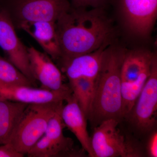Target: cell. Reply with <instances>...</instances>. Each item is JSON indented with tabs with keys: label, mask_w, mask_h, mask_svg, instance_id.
Masks as SVG:
<instances>
[{
	"label": "cell",
	"mask_w": 157,
	"mask_h": 157,
	"mask_svg": "<svg viewBox=\"0 0 157 157\" xmlns=\"http://www.w3.org/2000/svg\"><path fill=\"white\" fill-rule=\"evenodd\" d=\"M3 7L18 28L27 23L56 22L71 6L69 0H6Z\"/></svg>",
	"instance_id": "obj_7"
},
{
	"label": "cell",
	"mask_w": 157,
	"mask_h": 157,
	"mask_svg": "<svg viewBox=\"0 0 157 157\" xmlns=\"http://www.w3.org/2000/svg\"><path fill=\"white\" fill-rule=\"evenodd\" d=\"M124 22L132 33L145 37L151 33L157 15V0H117Z\"/></svg>",
	"instance_id": "obj_10"
},
{
	"label": "cell",
	"mask_w": 157,
	"mask_h": 157,
	"mask_svg": "<svg viewBox=\"0 0 157 157\" xmlns=\"http://www.w3.org/2000/svg\"><path fill=\"white\" fill-rule=\"evenodd\" d=\"M34 85L9 60L0 56V86H32Z\"/></svg>",
	"instance_id": "obj_18"
},
{
	"label": "cell",
	"mask_w": 157,
	"mask_h": 157,
	"mask_svg": "<svg viewBox=\"0 0 157 157\" xmlns=\"http://www.w3.org/2000/svg\"><path fill=\"white\" fill-rule=\"evenodd\" d=\"M63 103L29 104L8 143L18 152L27 154L44 135L48 122Z\"/></svg>",
	"instance_id": "obj_5"
},
{
	"label": "cell",
	"mask_w": 157,
	"mask_h": 157,
	"mask_svg": "<svg viewBox=\"0 0 157 157\" xmlns=\"http://www.w3.org/2000/svg\"><path fill=\"white\" fill-rule=\"evenodd\" d=\"M55 22L62 52L60 63L110 44L113 29L102 7L88 10L71 7Z\"/></svg>",
	"instance_id": "obj_1"
},
{
	"label": "cell",
	"mask_w": 157,
	"mask_h": 157,
	"mask_svg": "<svg viewBox=\"0 0 157 157\" xmlns=\"http://www.w3.org/2000/svg\"><path fill=\"white\" fill-rule=\"evenodd\" d=\"M110 44L93 52L75 57L60 63L69 80L86 77L96 80L100 73L104 55Z\"/></svg>",
	"instance_id": "obj_13"
},
{
	"label": "cell",
	"mask_w": 157,
	"mask_h": 157,
	"mask_svg": "<svg viewBox=\"0 0 157 157\" xmlns=\"http://www.w3.org/2000/svg\"><path fill=\"white\" fill-rule=\"evenodd\" d=\"M30 68L33 76L41 84V88L59 91L70 88L63 83L60 70L47 54L34 47L27 48Z\"/></svg>",
	"instance_id": "obj_11"
},
{
	"label": "cell",
	"mask_w": 157,
	"mask_h": 157,
	"mask_svg": "<svg viewBox=\"0 0 157 157\" xmlns=\"http://www.w3.org/2000/svg\"><path fill=\"white\" fill-rule=\"evenodd\" d=\"M107 0H71V7L74 8L92 7L93 8L102 7Z\"/></svg>",
	"instance_id": "obj_20"
},
{
	"label": "cell",
	"mask_w": 157,
	"mask_h": 157,
	"mask_svg": "<svg viewBox=\"0 0 157 157\" xmlns=\"http://www.w3.org/2000/svg\"><path fill=\"white\" fill-rule=\"evenodd\" d=\"M0 47L9 61L36 85L30 68L28 47L17 36L14 23L4 7L0 8Z\"/></svg>",
	"instance_id": "obj_9"
},
{
	"label": "cell",
	"mask_w": 157,
	"mask_h": 157,
	"mask_svg": "<svg viewBox=\"0 0 157 157\" xmlns=\"http://www.w3.org/2000/svg\"><path fill=\"white\" fill-rule=\"evenodd\" d=\"M69 85L87 119L94 94L95 80L80 77L69 80Z\"/></svg>",
	"instance_id": "obj_17"
},
{
	"label": "cell",
	"mask_w": 157,
	"mask_h": 157,
	"mask_svg": "<svg viewBox=\"0 0 157 157\" xmlns=\"http://www.w3.org/2000/svg\"><path fill=\"white\" fill-rule=\"evenodd\" d=\"M120 122L109 119L94 127L90 139L94 157L144 156L145 150L141 143L123 134L118 127Z\"/></svg>",
	"instance_id": "obj_3"
},
{
	"label": "cell",
	"mask_w": 157,
	"mask_h": 157,
	"mask_svg": "<svg viewBox=\"0 0 157 157\" xmlns=\"http://www.w3.org/2000/svg\"><path fill=\"white\" fill-rule=\"evenodd\" d=\"M62 103L50 119L45 133L27 154L29 157H82L85 151L74 146L72 138L63 133L65 127L61 116Z\"/></svg>",
	"instance_id": "obj_8"
},
{
	"label": "cell",
	"mask_w": 157,
	"mask_h": 157,
	"mask_svg": "<svg viewBox=\"0 0 157 157\" xmlns=\"http://www.w3.org/2000/svg\"><path fill=\"white\" fill-rule=\"evenodd\" d=\"M62 108L61 116L65 127L76 136L82 148L91 157L94 156L90 137L87 130L86 117L73 94L66 100Z\"/></svg>",
	"instance_id": "obj_14"
},
{
	"label": "cell",
	"mask_w": 157,
	"mask_h": 157,
	"mask_svg": "<svg viewBox=\"0 0 157 157\" xmlns=\"http://www.w3.org/2000/svg\"><path fill=\"white\" fill-rule=\"evenodd\" d=\"M157 59L155 55L151 72L130 112L125 119L137 136H147L156 129Z\"/></svg>",
	"instance_id": "obj_6"
},
{
	"label": "cell",
	"mask_w": 157,
	"mask_h": 157,
	"mask_svg": "<svg viewBox=\"0 0 157 157\" xmlns=\"http://www.w3.org/2000/svg\"><path fill=\"white\" fill-rule=\"evenodd\" d=\"M29 34L52 60L59 61L62 52L56 22L38 21L22 24L18 27Z\"/></svg>",
	"instance_id": "obj_15"
},
{
	"label": "cell",
	"mask_w": 157,
	"mask_h": 157,
	"mask_svg": "<svg viewBox=\"0 0 157 157\" xmlns=\"http://www.w3.org/2000/svg\"><path fill=\"white\" fill-rule=\"evenodd\" d=\"M155 56L147 51L126 52L121 69L123 119L131 111L150 75Z\"/></svg>",
	"instance_id": "obj_4"
},
{
	"label": "cell",
	"mask_w": 157,
	"mask_h": 157,
	"mask_svg": "<svg viewBox=\"0 0 157 157\" xmlns=\"http://www.w3.org/2000/svg\"><path fill=\"white\" fill-rule=\"evenodd\" d=\"M72 94L70 88L61 90L52 91L32 86H0V98L28 104L64 102Z\"/></svg>",
	"instance_id": "obj_12"
},
{
	"label": "cell",
	"mask_w": 157,
	"mask_h": 157,
	"mask_svg": "<svg viewBox=\"0 0 157 157\" xmlns=\"http://www.w3.org/2000/svg\"><path fill=\"white\" fill-rule=\"evenodd\" d=\"M125 53L109 46L105 52L87 119L95 127L109 119L123 120L121 69Z\"/></svg>",
	"instance_id": "obj_2"
},
{
	"label": "cell",
	"mask_w": 157,
	"mask_h": 157,
	"mask_svg": "<svg viewBox=\"0 0 157 157\" xmlns=\"http://www.w3.org/2000/svg\"><path fill=\"white\" fill-rule=\"evenodd\" d=\"M24 155L17 151L10 143L0 144V157H23Z\"/></svg>",
	"instance_id": "obj_21"
},
{
	"label": "cell",
	"mask_w": 157,
	"mask_h": 157,
	"mask_svg": "<svg viewBox=\"0 0 157 157\" xmlns=\"http://www.w3.org/2000/svg\"><path fill=\"white\" fill-rule=\"evenodd\" d=\"M148 136L145 149L147 155L149 157H157V131L156 129L152 131Z\"/></svg>",
	"instance_id": "obj_19"
},
{
	"label": "cell",
	"mask_w": 157,
	"mask_h": 157,
	"mask_svg": "<svg viewBox=\"0 0 157 157\" xmlns=\"http://www.w3.org/2000/svg\"><path fill=\"white\" fill-rule=\"evenodd\" d=\"M29 105L0 98V144L9 142Z\"/></svg>",
	"instance_id": "obj_16"
}]
</instances>
